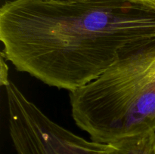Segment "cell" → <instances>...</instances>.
I'll return each mask as SVG.
<instances>
[{"instance_id": "2", "label": "cell", "mask_w": 155, "mask_h": 154, "mask_svg": "<svg viewBox=\"0 0 155 154\" xmlns=\"http://www.w3.org/2000/svg\"><path fill=\"white\" fill-rule=\"evenodd\" d=\"M70 101L76 124L93 141L107 143L155 130V42L70 92Z\"/></svg>"}, {"instance_id": "4", "label": "cell", "mask_w": 155, "mask_h": 154, "mask_svg": "<svg viewBox=\"0 0 155 154\" xmlns=\"http://www.w3.org/2000/svg\"><path fill=\"white\" fill-rule=\"evenodd\" d=\"M100 154H155V130L101 143Z\"/></svg>"}, {"instance_id": "5", "label": "cell", "mask_w": 155, "mask_h": 154, "mask_svg": "<svg viewBox=\"0 0 155 154\" xmlns=\"http://www.w3.org/2000/svg\"><path fill=\"white\" fill-rule=\"evenodd\" d=\"M4 56H1V85L5 87L9 81L8 79V66L6 65V62L5 61Z\"/></svg>"}, {"instance_id": "1", "label": "cell", "mask_w": 155, "mask_h": 154, "mask_svg": "<svg viewBox=\"0 0 155 154\" xmlns=\"http://www.w3.org/2000/svg\"><path fill=\"white\" fill-rule=\"evenodd\" d=\"M0 40L18 71L71 92L155 42V0L8 2Z\"/></svg>"}, {"instance_id": "3", "label": "cell", "mask_w": 155, "mask_h": 154, "mask_svg": "<svg viewBox=\"0 0 155 154\" xmlns=\"http://www.w3.org/2000/svg\"><path fill=\"white\" fill-rule=\"evenodd\" d=\"M8 128L16 154H100L101 143L88 140L59 125L18 86H5Z\"/></svg>"}]
</instances>
